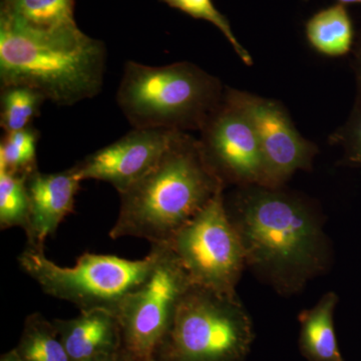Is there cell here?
Listing matches in <instances>:
<instances>
[{
    "mask_svg": "<svg viewBox=\"0 0 361 361\" xmlns=\"http://www.w3.org/2000/svg\"><path fill=\"white\" fill-rule=\"evenodd\" d=\"M102 361H129L127 358L123 356V353H120V355L115 356V357L109 358V360H102Z\"/></svg>",
    "mask_w": 361,
    "mask_h": 361,
    "instance_id": "d4e9b609",
    "label": "cell"
},
{
    "mask_svg": "<svg viewBox=\"0 0 361 361\" xmlns=\"http://www.w3.org/2000/svg\"><path fill=\"white\" fill-rule=\"evenodd\" d=\"M254 339L253 322L237 293H220L193 285L153 360L244 361Z\"/></svg>",
    "mask_w": 361,
    "mask_h": 361,
    "instance_id": "5b68a950",
    "label": "cell"
},
{
    "mask_svg": "<svg viewBox=\"0 0 361 361\" xmlns=\"http://www.w3.org/2000/svg\"><path fill=\"white\" fill-rule=\"evenodd\" d=\"M225 186L200 140L177 132L158 163L120 195V212L109 236L168 244Z\"/></svg>",
    "mask_w": 361,
    "mask_h": 361,
    "instance_id": "7a4b0ae2",
    "label": "cell"
},
{
    "mask_svg": "<svg viewBox=\"0 0 361 361\" xmlns=\"http://www.w3.org/2000/svg\"><path fill=\"white\" fill-rule=\"evenodd\" d=\"M47 99L37 90L13 85L1 87L0 123L6 133L16 132L32 126Z\"/></svg>",
    "mask_w": 361,
    "mask_h": 361,
    "instance_id": "ac0fdd59",
    "label": "cell"
},
{
    "mask_svg": "<svg viewBox=\"0 0 361 361\" xmlns=\"http://www.w3.org/2000/svg\"><path fill=\"white\" fill-rule=\"evenodd\" d=\"M306 37L323 56H345L353 44V28L344 4H338L314 14L306 23Z\"/></svg>",
    "mask_w": 361,
    "mask_h": 361,
    "instance_id": "2e32d148",
    "label": "cell"
},
{
    "mask_svg": "<svg viewBox=\"0 0 361 361\" xmlns=\"http://www.w3.org/2000/svg\"><path fill=\"white\" fill-rule=\"evenodd\" d=\"M0 361H25L23 360V358L20 357V355H18V351L16 350V348L13 350L9 351V353H6L1 356V360Z\"/></svg>",
    "mask_w": 361,
    "mask_h": 361,
    "instance_id": "cb8c5ba5",
    "label": "cell"
},
{
    "mask_svg": "<svg viewBox=\"0 0 361 361\" xmlns=\"http://www.w3.org/2000/svg\"><path fill=\"white\" fill-rule=\"evenodd\" d=\"M206 158L225 185L265 187V170L257 135L248 118L223 97L201 130Z\"/></svg>",
    "mask_w": 361,
    "mask_h": 361,
    "instance_id": "30bf717a",
    "label": "cell"
},
{
    "mask_svg": "<svg viewBox=\"0 0 361 361\" xmlns=\"http://www.w3.org/2000/svg\"><path fill=\"white\" fill-rule=\"evenodd\" d=\"M156 258L152 246L140 260L85 253L73 267H63L47 258L44 250L26 246L18 264L47 295L73 304L80 312L103 310L116 315L123 301L144 283Z\"/></svg>",
    "mask_w": 361,
    "mask_h": 361,
    "instance_id": "8992f818",
    "label": "cell"
},
{
    "mask_svg": "<svg viewBox=\"0 0 361 361\" xmlns=\"http://www.w3.org/2000/svg\"><path fill=\"white\" fill-rule=\"evenodd\" d=\"M27 176L13 174L0 169V228L26 229L30 202L26 190Z\"/></svg>",
    "mask_w": 361,
    "mask_h": 361,
    "instance_id": "ffe728a7",
    "label": "cell"
},
{
    "mask_svg": "<svg viewBox=\"0 0 361 361\" xmlns=\"http://www.w3.org/2000/svg\"><path fill=\"white\" fill-rule=\"evenodd\" d=\"M39 132L32 126L6 133L0 144V169L13 174L28 176L37 170Z\"/></svg>",
    "mask_w": 361,
    "mask_h": 361,
    "instance_id": "d6986e66",
    "label": "cell"
},
{
    "mask_svg": "<svg viewBox=\"0 0 361 361\" xmlns=\"http://www.w3.org/2000/svg\"><path fill=\"white\" fill-rule=\"evenodd\" d=\"M353 68H355L356 84H357V97H356V101L361 102V40L355 49Z\"/></svg>",
    "mask_w": 361,
    "mask_h": 361,
    "instance_id": "603a6c76",
    "label": "cell"
},
{
    "mask_svg": "<svg viewBox=\"0 0 361 361\" xmlns=\"http://www.w3.org/2000/svg\"><path fill=\"white\" fill-rule=\"evenodd\" d=\"M106 49L80 28L33 32L0 16L1 87H30L47 101L73 106L103 87Z\"/></svg>",
    "mask_w": 361,
    "mask_h": 361,
    "instance_id": "3957f363",
    "label": "cell"
},
{
    "mask_svg": "<svg viewBox=\"0 0 361 361\" xmlns=\"http://www.w3.org/2000/svg\"><path fill=\"white\" fill-rule=\"evenodd\" d=\"M75 0H2L0 16L33 32L56 33L78 27Z\"/></svg>",
    "mask_w": 361,
    "mask_h": 361,
    "instance_id": "9a60e30c",
    "label": "cell"
},
{
    "mask_svg": "<svg viewBox=\"0 0 361 361\" xmlns=\"http://www.w3.org/2000/svg\"><path fill=\"white\" fill-rule=\"evenodd\" d=\"M224 94L217 78L190 63L128 61L116 103L134 129L202 130Z\"/></svg>",
    "mask_w": 361,
    "mask_h": 361,
    "instance_id": "277c9868",
    "label": "cell"
},
{
    "mask_svg": "<svg viewBox=\"0 0 361 361\" xmlns=\"http://www.w3.org/2000/svg\"><path fill=\"white\" fill-rule=\"evenodd\" d=\"M331 140L341 145L348 165L361 169V102L356 101L348 122L331 135Z\"/></svg>",
    "mask_w": 361,
    "mask_h": 361,
    "instance_id": "7402d4cb",
    "label": "cell"
},
{
    "mask_svg": "<svg viewBox=\"0 0 361 361\" xmlns=\"http://www.w3.org/2000/svg\"><path fill=\"white\" fill-rule=\"evenodd\" d=\"M179 130L134 129L75 164L82 180L109 183L125 193L158 163Z\"/></svg>",
    "mask_w": 361,
    "mask_h": 361,
    "instance_id": "8fae6325",
    "label": "cell"
},
{
    "mask_svg": "<svg viewBox=\"0 0 361 361\" xmlns=\"http://www.w3.org/2000/svg\"><path fill=\"white\" fill-rule=\"evenodd\" d=\"M152 246L157 250L155 264L116 314L122 331V353L129 361L153 360L180 302L194 285L168 244Z\"/></svg>",
    "mask_w": 361,
    "mask_h": 361,
    "instance_id": "52a82bcc",
    "label": "cell"
},
{
    "mask_svg": "<svg viewBox=\"0 0 361 361\" xmlns=\"http://www.w3.org/2000/svg\"><path fill=\"white\" fill-rule=\"evenodd\" d=\"M339 4H361V0H338Z\"/></svg>",
    "mask_w": 361,
    "mask_h": 361,
    "instance_id": "484cf974",
    "label": "cell"
},
{
    "mask_svg": "<svg viewBox=\"0 0 361 361\" xmlns=\"http://www.w3.org/2000/svg\"><path fill=\"white\" fill-rule=\"evenodd\" d=\"M168 245L197 286L236 294L246 266L241 240L219 193L176 233Z\"/></svg>",
    "mask_w": 361,
    "mask_h": 361,
    "instance_id": "ba28073f",
    "label": "cell"
},
{
    "mask_svg": "<svg viewBox=\"0 0 361 361\" xmlns=\"http://www.w3.org/2000/svg\"><path fill=\"white\" fill-rule=\"evenodd\" d=\"M337 303L336 292H327L312 308L299 316V348L308 361H344L334 329Z\"/></svg>",
    "mask_w": 361,
    "mask_h": 361,
    "instance_id": "5bb4252c",
    "label": "cell"
},
{
    "mask_svg": "<svg viewBox=\"0 0 361 361\" xmlns=\"http://www.w3.org/2000/svg\"><path fill=\"white\" fill-rule=\"evenodd\" d=\"M225 206L246 265L279 293H296L326 270V236L305 202L279 189L246 186Z\"/></svg>",
    "mask_w": 361,
    "mask_h": 361,
    "instance_id": "6da1fadb",
    "label": "cell"
},
{
    "mask_svg": "<svg viewBox=\"0 0 361 361\" xmlns=\"http://www.w3.org/2000/svg\"><path fill=\"white\" fill-rule=\"evenodd\" d=\"M161 1L173 8L179 9L183 13L189 14L192 18L212 23L232 45L233 49L240 59L246 66L253 65L250 54L244 49L243 45L240 44L233 32L229 21L216 8L212 0H161Z\"/></svg>",
    "mask_w": 361,
    "mask_h": 361,
    "instance_id": "44dd1931",
    "label": "cell"
},
{
    "mask_svg": "<svg viewBox=\"0 0 361 361\" xmlns=\"http://www.w3.org/2000/svg\"><path fill=\"white\" fill-rule=\"evenodd\" d=\"M80 182L75 166L54 174H44L37 169L27 176L30 216L25 232L28 247L44 250L47 239L54 235L66 216L75 210Z\"/></svg>",
    "mask_w": 361,
    "mask_h": 361,
    "instance_id": "7c38bea8",
    "label": "cell"
},
{
    "mask_svg": "<svg viewBox=\"0 0 361 361\" xmlns=\"http://www.w3.org/2000/svg\"><path fill=\"white\" fill-rule=\"evenodd\" d=\"M54 323L71 361H102L122 353L120 322L111 311H87Z\"/></svg>",
    "mask_w": 361,
    "mask_h": 361,
    "instance_id": "4fadbf2b",
    "label": "cell"
},
{
    "mask_svg": "<svg viewBox=\"0 0 361 361\" xmlns=\"http://www.w3.org/2000/svg\"><path fill=\"white\" fill-rule=\"evenodd\" d=\"M16 350L25 361H71L54 322L39 312L26 318Z\"/></svg>",
    "mask_w": 361,
    "mask_h": 361,
    "instance_id": "e0dca14e",
    "label": "cell"
},
{
    "mask_svg": "<svg viewBox=\"0 0 361 361\" xmlns=\"http://www.w3.org/2000/svg\"><path fill=\"white\" fill-rule=\"evenodd\" d=\"M224 97L250 121L262 153L265 187H280L299 170H310L317 148L299 134L283 106L264 99L228 89Z\"/></svg>",
    "mask_w": 361,
    "mask_h": 361,
    "instance_id": "9c48e42d",
    "label": "cell"
},
{
    "mask_svg": "<svg viewBox=\"0 0 361 361\" xmlns=\"http://www.w3.org/2000/svg\"><path fill=\"white\" fill-rule=\"evenodd\" d=\"M149 361H155V360H149Z\"/></svg>",
    "mask_w": 361,
    "mask_h": 361,
    "instance_id": "4316f807",
    "label": "cell"
}]
</instances>
